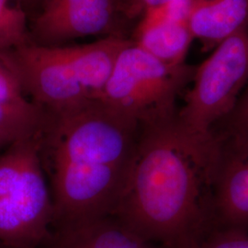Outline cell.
<instances>
[{
	"instance_id": "1",
	"label": "cell",
	"mask_w": 248,
	"mask_h": 248,
	"mask_svg": "<svg viewBox=\"0 0 248 248\" xmlns=\"http://www.w3.org/2000/svg\"><path fill=\"white\" fill-rule=\"evenodd\" d=\"M212 133L193 132L177 114L140 128L111 216L164 248H196L214 231Z\"/></svg>"
},
{
	"instance_id": "2",
	"label": "cell",
	"mask_w": 248,
	"mask_h": 248,
	"mask_svg": "<svg viewBox=\"0 0 248 248\" xmlns=\"http://www.w3.org/2000/svg\"><path fill=\"white\" fill-rule=\"evenodd\" d=\"M140 128L98 100L58 113L45 111L37 139L53 226L111 214Z\"/></svg>"
},
{
	"instance_id": "3",
	"label": "cell",
	"mask_w": 248,
	"mask_h": 248,
	"mask_svg": "<svg viewBox=\"0 0 248 248\" xmlns=\"http://www.w3.org/2000/svg\"><path fill=\"white\" fill-rule=\"evenodd\" d=\"M195 68L169 66L130 43L121 53L98 101L140 126L177 115V97Z\"/></svg>"
},
{
	"instance_id": "4",
	"label": "cell",
	"mask_w": 248,
	"mask_h": 248,
	"mask_svg": "<svg viewBox=\"0 0 248 248\" xmlns=\"http://www.w3.org/2000/svg\"><path fill=\"white\" fill-rule=\"evenodd\" d=\"M191 83L177 119L193 132L209 133L232 110L248 86V28L217 45L195 68Z\"/></svg>"
},
{
	"instance_id": "5",
	"label": "cell",
	"mask_w": 248,
	"mask_h": 248,
	"mask_svg": "<svg viewBox=\"0 0 248 248\" xmlns=\"http://www.w3.org/2000/svg\"><path fill=\"white\" fill-rule=\"evenodd\" d=\"M8 53L27 97L46 112H62L92 101L62 46L29 43Z\"/></svg>"
},
{
	"instance_id": "6",
	"label": "cell",
	"mask_w": 248,
	"mask_h": 248,
	"mask_svg": "<svg viewBox=\"0 0 248 248\" xmlns=\"http://www.w3.org/2000/svg\"><path fill=\"white\" fill-rule=\"evenodd\" d=\"M53 221V200L40 159L12 192L0 198V247L41 248Z\"/></svg>"
},
{
	"instance_id": "7",
	"label": "cell",
	"mask_w": 248,
	"mask_h": 248,
	"mask_svg": "<svg viewBox=\"0 0 248 248\" xmlns=\"http://www.w3.org/2000/svg\"><path fill=\"white\" fill-rule=\"evenodd\" d=\"M214 231L248 232V134L212 131Z\"/></svg>"
},
{
	"instance_id": "8",
	"label": "cell",
	"mask_w": 248,
	"mask_h": 248,
	"mask_svg": "<svg viewBox=\"0 0 248 248\" xmlns=\"http://www.w3.org/2000/svg\"><path fill=\"white\" fill-rule=\"evenodd\" d=\"M115 0H45L32 34L47 45L106 32L114 21Z\"/></svg>"
},
{
	"instance_id": "9",
	"label": "cell",
	"mask_w": 248,
	"mask_h": 248,
	"mask_svg": "<svg viewBox=\"0 0 248 248\" xmlns=\"http://www.w3.org/2000/svg\"><path fill=\"white\" fill-rule=\"evenodd\" d=\"M41 248H164L142 239L111 215L53 226Z\"/></svg>"
},
{
	"instance_id": "10",
	"label": "cell",
	"mask_w": 248,
	"mask_h": 248,
	"mask_svg": "<svg viewBox=\"0 0 248 248\" xmlns=\"http://www.w3.org/2000/svg\"><path fill=\"white\" fill-rule=\"evenodd\" d=\"M193 39L187 21L165 18L149 9L143 12L134 44L160 62L181 66Z\"/></svg>"
},
{
	"instance_id": "11",
	"label": "cell",
	"mask_w": 248,
	"mask_h": 248,
	"mask_svg": "<svg viewBox=\"0 0 248 248\" xmlns=\"http://www.w3.org/2000/svg\"><path fill=\"white\" fill-rule=\"evenodd\" d=\"M129 44L122 38L108 37L89 45L63 47L90 100L100 98L120 54Z\"/></svg>"
},
{
	"instance_id": "12",
	"label": "cell",
	"mask_w": 248,
	"mask_h": 248,
	"mask_svg": "<svg viewBox=\"0 0 248 248\" xmlns=\"http://www.w3.org/2000/svg\"><path fill=\"white\" fill-rule=\"evenodd\" d=\"M248 0H193L187 24L194 36L219 45L247 27Z\"/></svg>"
},
{
	"instance_id": "13",
	"label": "cell",
	"mask_w": 248,
	"mask_h": 248,
	"mask_svg": "<svg viewBox=\"0 0 248 248\" xmlns=\"http://www.w3.org/2000/svg\"><path fill=\"white\" fill-rule=\"evenodd\" d=\"M39 161L37 133L18 139L6 147L0 154V198L12 192L28 170Z\"/></svg>"
},
{
	"instance_id": "14",
	"label": "cell",
	"mask_w": 248,
	"mask_h": 248,
	"mask_svg": "<svg viewBox=\"0 0 248 248\" xmlns=\"http://www.w3.org/2000/svg\"><path fill=\"white\" fill-rule=\"evenodd\" d=\"M29 43L28 14L22 0H0V52Z\"/></svg>"
},
{
	"instance_id": "15",
	"label": "cell",
	"mask_w": 248,
	"mask_h": 248,
	"mask_svg": "<svg viewBox=\"0 0 248 248\" xmlns=\"http://www.w3.org/2000/svg\"><path fill=\"white\" fill-rule=\"evenodd\" d=\"M31 101L27 97L8 51L0 52V103L18 104Z\"/></svg>"
},
{
	"instance_id": "16",
	"label": "cell",
	"mask_w": 248,
	"mask_h": 248,
	"mask_svg": "<svg viewBox=\"0 0 248 248\" xmlns=\"http://www.w3.org/2000/svg\"><path fill=\"white\" fill-rule=\"evenodd\" d=\"M212 131L248 134V84L232 110L216 124Z\"/></svg>"
},
{
	"instance_id": "17",
	"label": "cell",
	"mask_w": 248,
	"mask_h": 248,
	"mask_svg": "<svg viewBox=\"0 0 248 248\" xmlns=\"http://www.w3.org/2000/svg\"><path fill=\"white\" fill-rule=\"evenodd\" d=\"M196 248H248V232L213 231Z\"/></svg>"
},
{
	"instance_id": "18",
	"label": "cell",
	"mask_w": 248,
	"mask_h": 248,
	"mask_svg": "<svg viewBox=\"0 0 248 248\" xmlns=\"http://www.w3.org/2000/svg\"><path fill=\"white\" fill-rule=\"evenodd\" d=\"M177 0H131L129 12L134 15L140 11H145L147 9L158 8L168 3Z\"/></svg>"
},
{
	"instance_id": "19",
	"label": "cell",
	"mask_w": 248,
	"mask_h": 248,
	"mask_svg": "<svg viewBox=\"0 0 248 248\" xmlns=\"http://www.w3.org/2000/svg\"><path fill=\"white\" fill-rule=\"evenodd\" d=\"M16 141L12 136L0 130V150L8 147L11 142Z\"/></svg>"
},
{
	"instance_id": "20",
	"label": "cell",
	"mask_w": 248,
	"mask_h": 248,
	"mask_svg": "<svg viewBox=\"0 0 248 248\" xmlns=\"http://www.w3.org/2000/svg\"><path fill=\"white\" fill-rule=\"evenodd\" d=\"M23 4H24V7L25 9H28L29 8H31V6L32 4H34L36 2V0H22Z\"/></svg>"
},
{
	"instance_id": "21",
	"label": "cell",
	"mask_w": 248,
	"mask_h": 248,
	"mask_svg": "<svg viewBox=\"0 0 248 248\" xmlns=\"http://www.w3.org/2000/svg\"><path fill=\"white\" fill-rule=\"evenodd\" d=\"M0 248H2V247H0Z\"/></svg>"
}]
</instances>
